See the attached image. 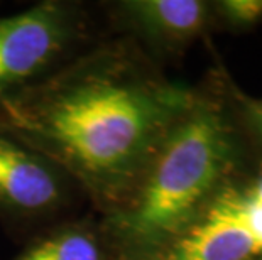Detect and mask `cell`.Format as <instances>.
<instances>
[{
  "label": "cell",
  "instance_id": "obj_1",
  "mask_svg": "<svg viewBox=\"0 0 262 260\" xmlns=\"http://www.w3.org/2000/svg\"><path fill=\"white\" fill-rule=\"evenodd\" d=\"M194 93L163 78L129 37L103 39L0 98V130L58 166L105 215L130 191Z\"/></svg>",
  "mask_w": 262,
  "mask_h": 260
},
{
  "label": "cell",
  "instance_id": "obj_2",
  "mask_svg": "<svg viewBox=\"0 0 262 260\" xmlns=\"http://www.w3.org/2000/svg\"><path fill=\"white\" fill-rule=\"evenodd\" d=\"M235 142L224 107L194 93L124 200L100 215L115 260H147L174 240L230 182Z\"/></svg>",
  "mask_w": 262,
  "mask_h": 260
},
{
  "label": "cell",
  "instance_id": "obj_3",
  "mask_svg": "<svg viewBox=\"0 0 262 260\" xmlns=\"http://www.w3.org/2000/svg\"><path fill=\"white\" fill-rule=\"evenodd\" d=\"M90 44V20L76 2L44 0L0 17V98L44 80Z\"/></svg>",
  "mask_w": 262,
  "mask_h": 260
},
{
  "label": "cell",
  "instance_id": "obj_4",
  "mask_svg": "<svg viewBox=\"0 0 262 260\" xmlns=\"http://www.w3.org/2000/svg\"><path fill=\"white\" fill-rule=\"evenodd\" d=\"M75 186L51 160L0 130V211L36 220L56 213Z\"/></svg>",
  "mask_w": 262,
  "mask_h": 260
},
{
  "label": "cell",
  "instance_id": "obj_5",
  "mask_svg": "<svg viewBox=\"0 0 262 260\" xmlns=\"http://www.w3.org/2000/svg\"><path fill=\"white\" fill-rule=\"evenodd\" d=\"M108 12L130 41L161 53H178L202 37L215 20L213 5L203 0H122Z\"/></svg>",
  "mask_w": 262,
  "mask_h": 260
},
{
  "label": "cell",
  "instance_id": "obj_6",
  "mask_svg": "<svg viewBox=\"0 0 262 260\" xmlns=\"http://www.w3.org/2000/svg\"><path fill=\"white\" fill-rule=\"evenodd\" d=\"M12 260H115L98 221H70L31 240Z\"/></svg>",
  "mask_w": 262,
  "mask_h": 260
},
{
  "label": "cell",
  "instance_id": "obj_7",
  "mask_svg": "<svg viewBox=\"0 0 262 260\" xmlns=\"http://www.w3.org/2000/svg\"><path fill=\"white\" fill-rule=\"evenodd\" d=\"M213 5L215 17L232 27H250L262 20V0H222Z\"/></svg>",
  "mask_w": 262,
  "mask_h": 260
},
{
  "label": "cell",
  "instance_id": "obj_8",
  "mask_svg": "<svg viewBox=\"0 0 262 260\" xmlns=\"http://www.w3.org/2000/svg\"><path fill=\"white\" fill-rule=\"evenodd\" d=\"M249 107V115L255 125H257L259 132L262 134V100H252L247 103Z\"/></svg>",
  "mask_w": 262,
  "mask_h": 260
},
{
  "label": "cell",
  "instance_id": "obj_9",
  "mask_svg": "<svg viewBox=\"0 0 262 260\" xmlns=\"http://www.w3.org/2000/svg\"><path fill=\"white\" fill-rule=\"evenodd\" d=\"M249 190L254 195L255 200H257L259 203H262V178L257 179V181H254L252 184H249Z\"/></svg>",
  "mask_w": 262,
  "mask_h": 260
},
{
  "label": "cell",
  "instance_id": "obj_10",
  "mask_svg": "<svg viewBox=\"0 0 262 260\" xmlns=\"http://www.w3.org/2000/svg\"><path fill=\"white\" fill-rule=\"evenodd\" d=\"M255 260H262V257H259V258H255Z\"/></svg>",
  "mask_w": 262,
  "mask_h": 260
}]
</instances>
